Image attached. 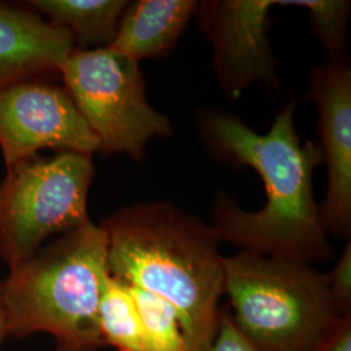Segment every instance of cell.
<instances>
[{
    "mask_svg": "<svg viewBox=\"0 0 351 351\" xmlns=\"http://www.w3.org/2000/svg\"><path fill=\"white\" fill-rule=\"evenodd\" d=\"M291 98L265 134L221 110H204L197 117L201 141L223 163L250 167L262 177L263 208L249 213L228 193L213 202L211 226L220 242L239 251L303 263L328 262L335 250L315 199V169L323 163L319 143L302 146Z\"/></svg>",
    "mask_w": 351,
    "mask_h": 351,
    "instance_id": "cell-1",
    "label": "cell"
},
{
    "mask_svg": "<svg viewBox=\"0 0 351 351\" xmlns=\"http://www.w3.org/2000/svg\"><path fill=\"white\" fill-rule=\"evenodd\" d=\"M110 275L175 307L190 351H208L220 320L226 256L211 224L167 201L141 202L101 221Z\"/></svg>",
    "mask_w": 351,
    "mask_h": 351,
    "instance_id": "cell-2",
    "label": "cell"
},
{
    "mask_svg": "<svg viewBox=\"0 0 351 351\" xmlns=\"http://www.w3.org/2000/svg\"><path fill=\"white\" fill-rule=\"evenodd\" d=\"M107 237L91 220L46 242L1 280L10 337L46 333L56 351H99L98 310L110 278Z\"/></svg>",
    "mask_w": 351,
    "mask_h": 351,
    "instance_id": "cell-3",
    "label": "cell"
},
{
    "mask_svg": "<svg viewBox=\"0 0 351 351\" xmlns=\"http://www.w3.org/2000/svg\"><path fill=\"white\" fill-rule=\"evenodd\" d=\"M224 269L232 320L258 351H310L341 316L313 264L239 251Z\"/></svg>",
    "mask_w": 351,
    "mask_h": 351,
    "instance_id": "cell-4",
    "label": "cell"
},
{
    "mask_svg": "<svg viewBox=\"0 0 351 351\" xmlns=\"http://www.w3.org/2000/svg\"><path fill=\"white\" fill-rule=\"evenodd\" d=\"M93 156L37 155L7 168L0 182V258L8 269L46 242L90 221Z\"/></svg>",
    "mask_w": 351,
    "mask_h": 351,
    "instance_id": "cell-5",
    "label": "cell"
},
{
    "mask_svg": "<svg viewBox=\"0 0 351 351\" xmlns=\"http://www.w3.org/2000/svg\"><path fill=\"white\" fill-rule=\"evenodd\" d=\"M59 75L98 139V152L142 162L151 139L172 136L169 119L147 101L138 62L110 47L75 49Z\"/></svg>",
    "mask_w": 351,
    "mask_h": 351,
    "instance_id": "cell-6",
    "label": "cell"
},
{
    "mask_svg": "<svg viewBox=\"0 0 351 351\" xmlns=\"http://www.w3.org/2000/svg\"><path fill=\"white\" fill-rule=\"evenodd\" d=\"M36 77L0 88V152L5 168L39 151L93 156L98 139L63 85Z\"/></svg>",
    "mask_w": 351,
    "mask_h": 351,
    "instance_id": "cell-7",
    "label": "cell"
},
{
    "mask_svg": "<svg viewBox=\"0 0 351 351\" xmlns=\"http://www.w3.org/2000/svg\"><path fill=\"white\" fill-rule=\"evenodd\" d=\"M281 0L199 1V27L213 45V72L229 101L251 84L278 88L276 58L268 39V12Z\"/></svg>",
    "mask_w": 351,
    "mask_h": 351,
    "instance_id": "cell-8",
    "label": "cell"
},
{
    "mask_svg": "<svg viewBox=\"0 0 351 351\" xmlns=\"http://www.w3.org/2000/svg\"><path fill=\"white\" fill-rule=\"evenodd\" d=\"M308 95L319 116V147L326 164L328 188L320 204L328 236L351 234V68L348 60L315 65Z\"/></svg>",
    "mask_w": 351,
    "mask_h": 351,
    "instance_id": "cell-9",
    "label": "cell"
},
{
    "mask_svg": "<svg viewBox=\"0 0 351 351\" xmlns=\"http://www.w3.org/2000/svg\"><path fill=\"white\" fill-rule=\"evenodd\" d=\"M75 49L71 36L39 13L0 1V88L59 75Z\"/></svg>",
    "mask_w": 351,
    "mask_h": 351,
    "instance_id": "cell-10",
    "label": "cell"
},
{
    "mask_svg": "<svg viewBox=\"0 0 351 351\" xmlns=\"http://www.w3.org/2000/svg\"><path fill=\"white\" fill-rule=\"evenodd\" d=\"M197 0H137L129 3L110 49L136 62L168 55L175 49Z\"/></svg>",
    "mask_w": 351,
    "mask_h": 351,
    "instance_id": "cell-11",
    "label": "cell"
},
{
    "mask_svg": "<svg viewBox=\"0 0 351 351\" xmlns=\"http://www.w3.org/2000/svg\"><path fill=\"white\" fill-rule=\"evenodd\" d=\"M26 7L65 30L75 49L110 47L129 5L126 0H30Z\"/></svg>",
    "mask_w": 351,
    "mask_h": 351,
    "instance_id": "cell-12",
    "label": "cell"
},
{
    "mask_svg": "<svg viewBox=\"0 0 351 351\" xmlns=\"http://www.w3.org/2000/svg\"><path fill=\"white\" fill-rule=\"evenodd\" d=\"M98 322L104 346L117 351H151L137 304L125 284L110 276L101 294Z\"/></svg>",
    "mask_w": 351,
    "mask_h": 351,
    "instance_id": "cell-13",
    "label": "cell"
},
{
    "mask_svg": "<svg viewBox=\"0 0 351 351\" xmlns=\"http://www.w3.org/2000/svg\"><path fill=\"white\" fill-rule=\"evenodd\" d=\"M126 288L137 304L151 351H190L180 316L169 302L142 289Z\"/></svg>",
    "mask_w": 351,
    "mask_h": 351,
    "instance_id": "cell-14",
    "label": "cell"
},
{
    "mask_svg": "<svg viewBox=\"0 0 351 351\" xmlns=\"http://www.w3.org/2000/svg\"><path fill=\"white\" fill-rule=\"evenodd\" d=\"M285 5L303 7L310 14V24L320 39L329 63L348 60V21L351 3L346 0H285Z\"/></svg>",
    "mask_w": 351,
    "mask_h": 351,
    "instance_id": "cell-15",
    "label": "cell"
},
{
    "mask_svg": "<svg viewBox=\"0 0 351 351\" xmlns=\"http://www.w3.org/2000/svg\"><path fill=\"white\" fill-rule=\"evenodd\" d=\"M328 277V288L336 310L341 316L351 315V242L342 251Z\"/></svg>",
    "mask_w": 351,
    "mask_h": 351,
    "instance_id": "cell-16",
    "label": "cell"
},
{
    "mask_svg": "<svg viewBox=\"0 0 351 351\" xmlns=\"http://www.w3.org/2000/svg\"><path fill=\"white\" fill-rule=\"evenodd\" d=\"M208 351H258L239 332L232 320L229 308H220V320Z\"/></svg>",
    "mask_w": 351,
    "mask_h": 351,
    "instance_id": "cell-17",
    "label": "cell"
},
{
    "mask_svg": "<svg viewBox=\"0 0 351 351\" xmlns=\"http://www.w3.org/2000/svg\"><path fill=\"white\" fill-rule=\"evenodd\" d=\"M310 351H351V315L336 317Z\"/></svg>",
    "mask_w": 351,
    "mask_h": 351,
    "instance_id": "cell-18",
    "label": "cell"
},
{
    "mask_svg": "<svg viewBox=\"0 0 351 351\" xmlns=\"http://www.w3.org/2000/svg\"><path fill=\"white\" fill-rule=\"evenodd\" d=\"M10 337V329H8V315L5 310V304L3 300V291H1V280H0V351L5 342V339Z\"/></svg>",
    "mask_w": 351,
    "mask_h": 351,
    "instance_id": "cell-19",
    "label": "cell"
}]
</instances>
